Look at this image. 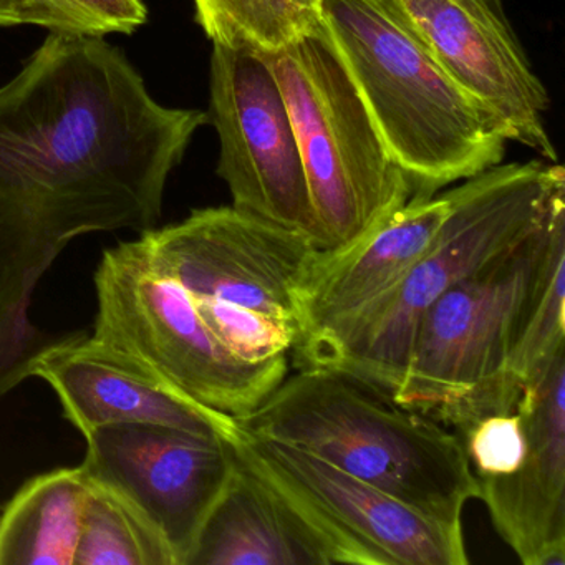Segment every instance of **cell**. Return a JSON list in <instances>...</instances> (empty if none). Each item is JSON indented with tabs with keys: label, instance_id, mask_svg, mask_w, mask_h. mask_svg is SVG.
Returning <instances> with one entry per match:
<instances>
[{
	"label": "cell",
	"instance_id": "cell-1",
	"mask_svg": "<svg viewBox=\"0 0 565 565\" xmlns=\"http://www.w3.org/2000/svg\"><path fill=\"white\" fill-rule=\"evenodd\" d=\"M207 121L158 104L104 35L52 31L0 88V398L62 337L31 320L39 280L75 237L153 230Z\"/></svg>",
	"mask_w": 565,
	"mask_h": 565
},
{
	"label": "cell",
	"instance_id": "cell-2",
	"mask_svg": "<svg viewBox=\"0 0 565 565\" xmlns=\"http://www.w3.org/2000/svg\"><path fill=\"white\" fill-rule=\"evenodd\" d=\"M562 191L564 168L545 160L495 164L446 191L451 207L425 256L379 299L296 347L297 369L343 373L392 402L425 310L527 236Z\"/></svg>",
	"mask_w": 565,
	"mask_h": 565
},
{
	"label": "cell",
	"instance_id": "cell-3",
	"mask_svg": "<svg viewBox=\"0 0 565 565\" xmlns=\"http://www.w3.org/2000/svg\"><path fill=\"white\" fill-rule=\"evenodd\" d=\"M241 428L257 438L302 449L423 514L462 525L478 481L458 433L403 408L356 380L303 366Z\"/></svg>",
	"mask_w": 565,
	"mask_h": 565
},
{
	"label": "cell",
	"instance_id": "cell-4",
	"mask_svg": "<svg viewBox=\"0 0 565 565\" xmlns=\"http://www.w3.org/2000/svg\"><path fill=\"white\" fill-rule=\"evenodd\" d=\"M323 25L412 200L501 164L508 140L385 0H326Z\"/></svg>",
	"mask_w": 565,
	"mask_h": 565
},
{
	"label": "cell",
	"instance_id": "cell-5",
	"mask_svg": "<svg viewBox=\"0 0 565 565\" xmlns=\"http://www.w3.org/2000/svg\"><path fill=\"white\" fill-rule=\"evenodd\" d=\"M565 234V191L518 243L452 284L419 319L392 402L455 428L518 406L505 379L555 241Z\"/></svg>",
	"mask_w": 565,
	"mask_h": 565
},
{
	"label": "cell",
	"instance_id": "cell-6",
	"mask_svg": "<svg viewBox=\"0 0 565 565\" xmlns=\"http://www.w3.org/2000/svg\"><path fill=\"white\" fill-rule=\"evenodd\" d=\"M259 55L279 84L296 131L317 249H342L402 210L412 188L326 25L282 51Z\"/></svg>",
	"mask_w": 565,
	"mask_h": 565
},
{
	"label": "cell",
	"instance_id": "cell-7",
	"mask_svg": "<svg viewBox=\"0 0 565 565\" xmlns=\"http://www.w3.org/2000/svg\"><path fill=\"white\" fill-rule=\"evenodd\" d=\"M95 292V339L127 353L186 398L237 422L289 375V355L250 363L227 352L190 292L157 263L141 236L104 250Z\"/></svg>",
	"mask_w": 565,
	"mask_h": 565
},
{
	"label": "cell",
	"instance_id": "cell-8",
	"mask_svg": "<svg viewBox=\"0 0 565 565\" xmlns=\"http://www.w3.org/2000/svg\"><path fill=\"white\" fill-rule=\"evenodd\" d=\"M211 124L220 137L217 174L233 207L296 231L317 247V224L292 120L267 62L244 47L213 44Z\"/></svg>",
	"mask_w": 565,
	"mask_h": 565
},
{
	"label": "cell",
	"instance_id": "cell-9",
	"mask_svg": "<svg viewBox=\"0 0 565 565\" xmlns=\"http://www.w3.org/2000/svg\"><path fill=\"white\" fill-rule=\"evenodd\" d=\"M85 439L88 479L124 499L167 544L174 565H186L236 469L233 445L153 423L102 426Z\"/></svg>",
	"mask_w": 565,
	"mask_h": 565
},
{
	"label": "cell",
	"instance_id": "cell-10",
	"mask_svg": "<svg viewBox=\"0 0 565 565\" xmlns=\"http://www.w3.org/2000/svg\"><path fill=\"white\" fill-rule=\"evenodd\" d=\"M237 459L302 502L356 565H466L462 525L446 524L302 449L244 431Z\"/></svg>",
	"mask_w": 565,
	"mask_h": 565
},
{
	"label": "cell",
	"instance_id": "cell-11",
	"mask_svg": "<svg viewBox=\"0 0 565 565\" xmlns=\"http://www.w3.org/2000/svg\"><path fill=\"white\" fill-rule=\"evenodd\" d=\"M140 236L188 292L267 313L300 332V286L320 250L309 237L233 206L196 210Z\"/></svg>",
	"mask_w": 565,
	"mask_h": 565
},
{
	"label": "cell",
	"instance_id": "cell-12",
	"mask_svg": "<svg viewBox=\"0 0 565 565\" xmlns=\"http://www.w3.org/2000/svg\"><path fill=\"white\" fill-rule=\"evenodd\" d=\"M446 74L488 114L508 141L557 161L545 127L548 95L519 44L455 0H385Z\"/></svg>",
	"mask_w": 565,
	"mask_h": 565
},
{
	"label": "cell",
	"instance_id": "cell-13",
	"mask_svg": "<svg viewBox=\"0 0 565 565\" xmlns=\"http://www.w3.org/2000/svg\"><path fill=\"white\" fill-rule=\"evenodd\" d=\"M525 451L511 475L476 478L495 531L524 565H565V349L522 386Z\"/></svg>",
	"mask_w": 565,
	"mask_h": 565
},
{
	"label": "cell",
	"instance_id": "cell-14",
	"mask_svg": "<svg viewBox=\"0 0 565 565\" xmlns=\"http://www.w3.org/2000/svg\"><path fill=\"white\" fill-rule=\"evenodd\" d=\"M34 376L51 385L65 419L84 438L117 423H153L210 433L231 445L243 435L237 419L186 398L147 366L85 330L62 333L39 356Z\"/></svg>",
	"mask_w": 565,
	"mask_h": 565
},
{
	"label": "cell",
	"instance_id": "cell-15",
	"mask_svg": "<svg viewBox=\"0 0 565 565\" xmlns=\"http://www.w3.org/2000/svg\"><path fill=\"white\" fill-rule=\"evenodd\" d=\"M355 564V555L289 492L236 469L207 515L186 565Z\"/></svg>",
	"mask_w": 565,
	"mask_h": 565
},
{
	"label": "cell",
	"instance_id": "cell-16",
	"mask_svg": "<svg viewBox=\"0 0 565 565\" xmlns=\"http://www.w3.org/2000/svg\"><path fill=\"white\" fill-rule=\"evenodd\" d=\"M449 207L446 193L413 198L355 243L319 250L300 286L296 347L349 319L399 282L431 247Z\"/></svg>",
	"mask_w": 565,
	"mask_h": 565
},
{
	"label": "cell",
	"instance_id": "cell-17",
	"mask_svg": "<svg viewBox=\"0 0 565 565\" xmlns=\"http://www.w3.org/2000/svg\"><path fill=\"white\" fill-rule=\"evenodd\" d=\"M88 486L82 466L25 481L0 511V565H75Z\"/></svg>",
	"mask_w": 565,
	"mask_h": 565
},
{
	"label": "cell",
	"instance_id": "cell-18",
	"mask_svg": "<svg viewBox=\"0 0 565 565\" xmlns=\"http://www.w3.org/2000/svg\"><path fill=\"white\" fill-rule=\"evenodd\" d=\"M326 0H194L213 44L274 54L323 28Z\"/></svg>",
	"mask_w": 565,
	"mask_h": 565
},
{
	"label": "cell",
	"instance_id": "cell-19",
	"mask_svg": "<svg viewBox=\"0 0 565 565\" xmlns=\"http://www.w3.org/2000/svg\"><path fill=\"white\" fill-rule=\"evenodd\" d=\"M75 565H174V558L124 499L90 481Z\"/></svg>",
	"mask_w": 565,
	"mask_h": 565
},
{
	"label": "cell",
	"instance_id": "cell-20",
	"mask_svg": "<svg viewBox=\"0 0 565 565\" xmlns=\"http://www.w3.org/2000/svg\"><path fill=\"white\" fill-rule=\"evenodd\" d=\"M562 349H565V234L552 247L524 330L512 350L505 379L522 388Z\"/></svg>",
	"mask_w": 565,
	"mask_h": 565
},
{
	"label": "cell",
	"instance_id": "cell-21",
	"mask_svg": "<svg viewBox=\"0 0 565 565\" xmlns=\"http://www.w3.org/2000/svg\"><path fill=\"white\" fill-rule=\"evenodd\" d=\"M190 296L214 339L237 359L259 363L290 355L299 340V330L286 320L226 300Z\"/></svg>",
	"mask_w": 565,
	"mask_h": 565
},
{
	"label": "cell",
	"instance_id": "cell-22",
	"mask_svg": "<svg viewBox=\"0 0 565 565\" xmlns=\"http://www.w3.org/2000/svg\"><path fill=\"white\" fill-rule=\"evenodd\" d=\"M476 478L511 475L525 451V426L518 406L489 413L456 428Z\"/></svg>",
	"mask_w": 565,
	"mask_h": 565
},
{
	"label": "cell",
	"instance_id": "cell-23",
	"mask_svg": "<svg viewBox=\"0 0 565 565\" xmlns=\"http://www.w3.org/2000/svg\"><path fill=\"white\" fill-rule=\"evenodd\" d=\"M9 25H41L51 31L97 35L87 21L57 0H0V28Z\"/></svg>",
	"mask_w": 565,
	"mask_h": 565
},
{
	"label": "cell",
	"instance_id": "cell-24",
	"mask_svg": "<svg viewBox=\"0 0 565 565\" xmlns=\"http://www.w3.org/2000/svg\"><path fill=\"white\" fill-rule=\"evenodd\" d=\"M94 28L98 35L131 34L147 22L141 0H57Z\"/></svg>",
	"mask_w": 565,
	"mask_h": 565
},
{
	"label": "cell",
	"instance_id": "cell-25",
	"mask_svg": "<svg viewBox=\"0 0 565 565\" xmlns=\"http://www.w3.org/2000/svg\"><path fill=\"white\" fill-rule=\"evenodd\" d=\"M455 2L479 21L494 28L495 31L515 38L511 22L505 14L504 0H455Z\"/></svg>",
	"mask_w": 565,
	"mask_h": 565
},
{
	"label": "cell",
	"instance_id": "cell-26",
	"mask_svg": "<svg viewBox=\"0 0 565 565\" xmlns=\"http://www.w3.org/2000/svg\"><path fill=\"white\" fill-rule=\"evenodd\" d=\"M2 505H4V504H0V511H2Z\"/></svg>",
	"mask_w": 565,
	"mask_h": 565
}]
</instances>
